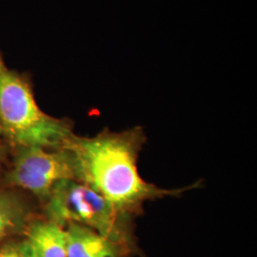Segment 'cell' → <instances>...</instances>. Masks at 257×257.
Instances as JSON below:
<instances>
[{"label": "cell", "instance_id": "obj_5", "mask_svg": "<svg viewBox=\"0 0 257 257\" xmlns=\"http://www.w3.org/2000/svg\"><path fill=\"white\" fill-rule=\"evenodd\" d=\"M67 257H116L115 243L80 224H68Z\"/></svg>", "mask_w": 257, "mask_h": 257}, {"label": "cell", "instance_id": "obj_1", "mask_svg": "<svg viewBox=\"0 0 257 257\" xmlns=\"http://www.w3.org/2000/svg\"><path fill=\"white\" fill-rule=\"evenodd\" d=\"M146 137L140 127L123 132L103 131L92 138L73 135L65 142L74 159L75 180L92 188L118 211L132 216L148 200L178 196L196 187L164 189L145 181L138 159Z\"/></svg>", "mask_w": 257, "mask_h": 257}, {"label": "cell", "instance_id": "obj_6", "mask_svg": "<svg viewBox=\"0 0 257 257\" xmlns=\"http://www.w3.org/2000/svg\"><path fill=\"white\" fill-rule=\"evenodd\" d=\"M28 240L37 257H67L66 231L51 221L34 223L28 230Z\"/></svg>", "mask_w": 257, "mask_h": 257}, {"label": "cell", "instance_id": "obj_8", "mask_svg": "<svg viewBox=\"0 0 257 257\" xmlns=\"http://www.w3.org/2000/svg\"><path fill=\"white\" fill-rule=\"evenodd\" d=\"M0 257H37L28 239L11 241L0 247Z\"/></svg>", "mask_w": 257, "mask_h": 257}, {"label": "cell", "instance_id": "obj_2", "mask_svg": "<svg viewBox=\"0 0 257 257\" xmlns=\"http://www.w3.org/2000/svg\"><path fill=\"white\" fill-rule=\"evenodd\" d=\"M0 130L23 147L57 150L74 134L69 123L40 110L27 79L7 68L0 55Z\"/></svg>", "mask_w": 257, "mask_h": 257}, {"label": "cell", "instance_id": "obj_9", "mask_svg": "<svg viewBox=\"0 0 257 257\" xmlns=\"http://www.w3.org/2000/svg\"><path fill=\"white\" fill-rule=\"evenodd\" d=\"M1 135H2V132L0 130V138H1ZM1 157H2V147H1V143H0V162H1Z\"/></svg>", "mask_w": 257, "mask_h": 257}, {"label": "cell", "instance_id": "obj_7", "mask_svg": "<svg viewBox=\"0 0 257 257\" xmlns=\"http://www.w3.org/2000/svg\"><path fill=\"white\" fill-rule=\"evenodd\" d=\"M30 211L17 193L0 189V241L24 230Z\"/></svg>", "mask_w": 257, "mask_h": 257}, {"label": "cell", "instance_id": "obj_3", "mask_svg": "<svg viewBox=\"0 0 257 257\" xmlns=\"http://www.w3.org/2000/svg\"><path fill=\"white\" fill-rule=\"evenodd\" d=\"M45 211L49 221L61 227L80 224L115 244L124 238L131 218L92 188L74 179L55 184L46 199Z\"/></svg>", "mask_w": 257, "mask_h": 257}, {"label": "cell", "instance_id": "obj_4", "mask_svg": "<svg viewBox=\"0 0 257 257\" xmlns=\"http://www.w3.org/2000/svg\"><path fill=\"white\" fill-rule=\"evenodd\" d=\"M6 178L11 185L46 200L55 184L66 179L75 180L74 159L65 148L54 151L20 148Z\"/></svg>", "mask_w": 257, "mask_h": 257}]
</instances>
